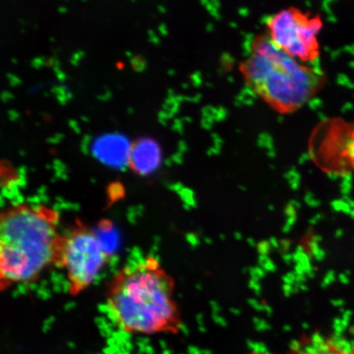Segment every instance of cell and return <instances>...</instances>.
I'll return each mask as SVG.
<instances>
[{
  "mask_svg": "<svg viewBox=\"0 0 354 354\" xmlns=\"http://www.w3.org/2000/svg\"><path fill=\"white\" fill-rule=\"evenodd\" d=\"M240 72L248 88L281 114L298 112L319 94L327 82L319 65L288 55L266 32L251 39Z\"/></svg>",
  "mask_w": 354,
  "mask_h": 354,
  "instance_id": "3957f363",
  "label": "cell"
},
{
  "mask_svg": "<svg viewBox=\"0 0 354 354\" xmlns=\"http://www.w3.org/2000/svg\"><path fill=\"white\" fill-rule=\"evenodd\" d=\"M98 233L81 219L62 232L57 267L64 269L71 296L82 294L90 287L109 262Z\"/></svg>",
  "mask_w": 354,
  "mask_h": 354,
  "instance_id": "277c9868",
  "label": "cell"
},
{
  "mask_svg": "<svg viewBox=\"0 0 354 354\" xmlns=\"http://www.w3.org/2000/svg\"><path fill=\"white\" fill-rule=\"evenodd\" d=\"M57 78L60 80V81H64V80L66 78L65 74L63 72H60L57 73Z\"/></svg>",
  "mask_w": 354,
  "mask_h": 354,
  "instance_id": "4fadbf2b",
  "label": "cell"
},
{
  "mask_svg": "<svg viewBox=\"0 0 354 354\" xmlns=\"http://www.w3.org/2000/svg\"><path fill=\"white\" fill-rule=\"evenodd\" d=\"M161 149L156 141L150 138H142L136 141L131 147L130 161L135 169L144 171L153 169L160 162Z\"/></svg>",
  "mask_w": 354,
  "mask_h": 354,
  "instance_id": "52a82bcc",
  "label": "cell"
},
{
  "mask_svg": "<svg viewBox=\"0 0 354 354\" xmlns=\"http://www.w3.org/2000/svg\"><path fill=\"white\" fill-rule=\"evenodd\" d=\"M7 77L8 78V81H10L11 86H16L17 85H19V84L21 83L20 79L19 77H17L15 75L8 73L7 75Z\"/></svg>",
  "mask_w": 354,
  "mask_h": 354,
  "instance_id": "30bf717a",
  "label": "cell"
},
{
  "mask_svg": "<svg viewBox=\"0 0 354 354\" xmlns=\"http://www.w3.org/2000/svg\"><path fill=\"white\" fill-rule=\"evenodd\" d=\"M266 28L271 41L288 55L305 64H315L319 59L320 16L287 8L270 16Z\"/></svg>",
  "mask_w": 354,
  "mask_h": 354,
  "instance_id": "5b68a950",
  "label": "cell"
},
{
  "mask_svg": "<svg viewBox=\"0 0 354 354\" xmlns=\"http://www.w3.org/2000/svg\"><path fill=\"white\" fill-rule=\"evenodd\" d=\"M131 63L133 68L138 73H142L146 68V66H147L145 59L141 56L133 57Z\"/></svg>",
  "mask_w": 354,
  "mask_h": 354,
  "instance_id": "ba28073f",
  "label": "cell"
},
{
  "mask_svg": "<svg viewBox=\"0 0 354 354\" xmlns=\"http://www.w3.org/2000/svg\"><path fill=\"white\" fill-rule=\"evenodd\" d=\"M46 64V61L42 59V57H37L32 61V65L35 68H39L41 66Z\"/></svg>",
  "mask_w": 354,
  "mask_h": 354,
  "instance_id": "8fae6325",
  "label": "cell"
},
{
  "mask_svg": "<svg viewBox=\"0 0 354 354\" xmlns=\"http://www.w3.org/2000/svg\"><path fill=\"white\" fill-rule=\"evenodd\" d=\"M12 98V95L10 92L4 91L2 93L1 99L3 102H7Z\"/></svg>",
  "mask_w": 354,
  "mask_h": 354,
  "instance_id": "7c38bea8",
  "label": "cell"
},
{
  "mask_svg": "<svg viewBox=\"0 0 354 354\" xmlns=\"http://www.w3.org/2000/svg\"><path fill=\"white\" fill-rule=\"evenodd\" d=\"M84 55H85V54H84L82 51L75 53L73 55L72 60H71V63L74 66H77L79 61L82 59Z\"/></svg>",
  "mask_w": 354,
  "mask_h": 354,
  "instance_id": "9c48e42d",
  "label": "cell"
},
{
  "mask_svg": "<svg viewBox=\"0 0 354 354\" xmlns=\"http://www.w3.org/2000/svg\"><path fill=\"white\" fill-rule=\"evenodd\" d=\"M59 11L61 13H65L66 12V8L64 7H61V8H59Z\"/></svg>",
  "mask_w": 354,
  "mask_h": 354,
  "instance_id": "5bb4252c",
  "label": "cell"
},
{
  "mask_svg": "<svg viewBox=\"0 0 354 354\" xmlns=\"http://www.w3.org/2000/svg\"><path fill=\"white\" fill-rule=\"evenodd\" d=\"M292 354H354V348L329 336L313 335L296 342Z\"/></svg>",
  "mask_w": 354,
  "mask_h": 354,
  "instance_id": "8992f818",
  "label": "cell"
},
{
  "mask_svg": "<svg viewBox=\"0 0 354 354\" xmlns=\"http://www.w3.org/2000/svg\"><path fill=\"white\" fill-rule=\"evenodd\" d=\"M59 212L47 205L19 203L0 216V288L39 280L57 267L62 232Z\"/></svg>",
  "mask_w": 354,
  "mask_h": 354,
  "instance_id": "7a4b0ae2",
  "label": "cell"
},
{
  "mask_svg": "<svg viewBox=\"0 0 354 354\" xmlns=\"http://www.w3.org/2000/svg\"><path fill=\"white\" fill-rule=\"evenodd\" d=\"M174 291L171 277L150 256L115 274L106 291V305L118 328L127 333L177 334L183 322Z\"/></svg>",
  "mask_w": 354,
  "mask_h": 354,
  "instance_id": "6da1fadb",
  "label": "cell"
},
{
  "mask_svg": "<svg viewBox=\"0 0 354 354\" xmlns=\"http://www.w3.org/2000/svg\"><path fill=\"white\" fill-rule=\"evenodd\" d=\"M250 354H273V353H253Z\"/></svg>",
  "mask_w": 354,
  "mask_h": 354,
  "instance_id": "9a60e30c",
  "label": "cell"
}]
</instances>
